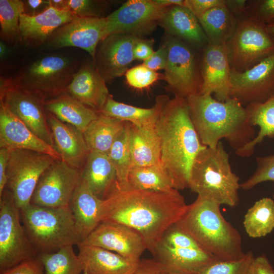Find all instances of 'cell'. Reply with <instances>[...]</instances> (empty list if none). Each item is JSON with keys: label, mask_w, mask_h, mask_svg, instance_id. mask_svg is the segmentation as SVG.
Wrapping results in <instances>:
<instances>
[{"label": "cell", "mask_w": 274, "mask_h": 274, "mask_svg": "<svg viewBox=\"0 0 274 274\" xmlns=\"http://www.w3.org/2000/svg\"><path fill=\"white\" fill-rule=\"evenodd\" d=\"M168 56L167 46L164 43L157 50L146 60L143 61V64L154 71L164 70L166 67Z\"/></svg>", "instance_id": "obj_47"}, {"label": "cell", "mask_w": 274, "mask_h": 274, "mask_svg": "<svg viewBox=\"0 0 274 274\" xmlns=\"http://www.w3.org/2000/svg\"><path fill=\"white\" fill-rule=\"evenodd\" d=\"M243 225L252 238L264 236L274 229V200L263 197L256 201L247 211Z\"/></svg>", "instance_id": "obj_35"}, {"label": "cell", "mask_w": 274, "mask_h": 274, "mask_svg": "<svg viewBox=\"0 0 274 274\" xmlns=\"http://www.w3.org/2000/svg\"><path fill=\"white\" fill-rule=\"evenodd\" d=\"M266 27L269 35L274 41V22L266 25Z\"/></svg>", "instance_id": "obj_57"}, {"label": "cell", "mask_w": 274, "mask_h": 274, "mask_svg": "<svg viewBox=\"0 0 274 274\" xmlns=\"http://www.w3.org/2000/svg\"><path fill=\"white\" fill-rule=\"evenodd\" d=\"M151 254L164 270L177 274H198L218 260L187 235L169 242L159 241Z\"/></svg>", "instance_id": "obj_13"}, {"label": "cell", "mask_w": 274, "mask_h": 274, "mask_svg": "<svg viewBox=\"0 0 274 274\" xmlns=\"http://www.w3.org/2000/svg\"><path fill=\"white\" fill-rule=\"evenodd\" d=\"M47 116L54 149L63 161L81 170L90 152L83 132L50 112H47Z\"/></svg>", "instance_id": "obj_23"}, {"label": "cell", "mask_w": 274, "mask_h": 274, "mask_svg": "<svg viewBox=\"0 0 274 274\" xmlns=\"http://www.w3.org/2000/svg\"><path fill=\"white\" fill-rule=\"evenodd\" d=\"M125 75L128 85L138 89L150 86L160 76L156 71L150 69L143 63L128 69Z\"/></svg>", "instance_id": "obj_43"}, {"label": "cell", "mask_w": 274, "mask_h": 274, "mask_svg": "<svg viewBox=\"0 0 274 274\" xmlns=\"http://www.w3.org/2000/svg\"><path fill=\"white\" fill-rule=\"evenodd\" d=\"M78 64L66 56L46 55L24 68L13 80L45 101L65 92Z\"/></svg>", "instance_id": "obj_7"}, {"label": "cell", "mask_w": 274, "mask_h": 274, "mask_svg": "<svg viewBox=\"0 0 274 274\" xmlns=\"http://www.w3.org/2000/svg\"><path fill=\"white\" fill-rule=\"evenodd\" d=\"M81 180L98 198L105 199L117 182L114 167L107 154L91 151L81 169Z\"/></svg>", "instance_id": "obj_28"}, {"label": "cell", "mask_w": 274, "mask_h": 274, "mask_svg": "<svg viewBox=\"0 0 274 274\" xmlns=\"http://www.w3.org/2000/svg\"><path fill=\"white\" fill-rule=\"evenodd\" d=\"M10 151L5 148H0V196L7 186V168Z\"/></svg>", "instance_id": "obj_50"}, {"label": "cell", "mask_w": 274, "mask_h": 274, "mask_svg": "<svg viewBox=\"0 0 274 274\" xmlns=\"http://www.w3.org/2000/svg\"><path fill=\"white\" fill-rule=\"evenodd\" d=\"M47 112L62 122L71 124L82 132L96 119L99 113L66 92L45 101Z\"/></svg>", "instance_id": "obj_30"}, {"label": "cell", "mask_w": 274, "mask_h": 274, "mask_svg": "<svg viewBox=\"0 0 274 274\" xmlns=\"http://www.w3.org/2000/svg\"><path fill=\"white\" fill-rule=\"evenodd\" d=\"M156 2L162 5L165 7H169L170 6H184V1L183 0H155Z\"/></svg>", "instance_id": "obj_55"}, {"label": "cell", "mask_w": 274, "mask_h": 274, "mask_svg": "<svg viewBox=\"0 0 274 274\" xmlns=\"http://www.w3.org/2000/svg\"><path fill=\"white\" fill-rule=\"evenodd\" d=\"M219 203L197 196L176 223L206 252L218 260L239 259L245 253L238 231L227 221Z\"/></svg>", "instance_id": "obj_4"}, {"label": "cell", "mask_w": 274, "mask_h": 274, "mask_svg": "<svg viewBox=\"0 0 274 274\" xmlns=\"http://www.w3.org/2000/svg\"><path fill=\"white\" fill-rule=\"evenodd\" d=\"M250 124L258 126L259 131L256 136L243 148L235 151L242 157L251 156L256 146L266 137H274V94L266 100L250 104L245 106Z\"/></svg>", "instance_id": "obj_32"}, {"label": "cell", "mask_w": 274, "mask_h": 274, "mask_svg": "<svg viewBox=\"0 0 274 274\" xmlns=\"http://www.w3.org/2000/svg\"><path fill=\"white\" fill-rule=\"evenodd\" d=\"M188 207L178 190L156 191L117 182L102 200L100 221L125 225L138 232L151 253L165 231L178 223Z\"/></svg>", "instance_id": "obj_1"}, {"label": "cell", "mask_w": 274, "mask_h": 274, "mask_svg": "<svg viewBox=\"0 0 274 274\" xmlns=\"http://www.w3.org/2000/svg\"><path fill=\"white\" fill-rule=\"evenodd\" d=\"M0 102L35 134L54 148L44 100L18 85L13 79L1 78Z\"/></svg>", "instance_id": "obj_12"}, {"label": "cell", "mask_w": 274, "mask_h": 274, "mask_svg": "<svg viewBox=\"0 0 274 274\" xmlns=\"http://www.w3.org/2000/svg\"><path fill=\"white\" fill-rule=\"evenodd\" d=\"M226 4V0H185L184 6L198 18L211 9Z\"/></svg>", "instance_id": "obj_46"}, {"label": "cell", "mask_w": 274, "mask_h": 274, "mask_svg": "<svg viewBox=\"0 0 274 274\" xmlns=\"http://www.w3.org/2000/svg\"><path fill=\"white\" fill-rule=\"evenodd\" d=\"M256 160V170L249 179L241 183V188L244 190H250L262 182H274V155L259 156Z\"/></svg>", "instance_id": "obj_41"}, {"label": "cell", "mask_w": 274, "mask_h": 274, "mask_svg": "<svg viewBox=\"0 0 274 274\" xmlns=\"http://www.w3.org/2000/svg\"><path fill=\"white\" fill-rule=\"evenodd\" d=\"M106 26V17L76 16L55 30L46 43L53 48H81L88 52L94 60L97 45L105 38Z\"/></svg>", "instance_id": "obj_18"}, {"label": "cell", "mask_w": 274, "mask_h": 274, "mask_svg": "<svg viewBox=\"0 0 274 274\" xmlns=\"http://www.w3.org/2000/svg\"><path fill=\"white\" fill-rule=\"evenodd\" d=\"M167 7L155 0L128 1L106 17L105 38L114 33L139 37L148 34L158 24Z\"/></svg>", "instance_id": "obj_15"}, {"label": "cell", "mask_w": 274, "mask_h": 274, "mask_svg": "<svg viewBox=\"0 0 274 274\" xmlns=\"http://www.w3.org/2000/svg\"><path fill=\"white\" fill-rule=\"evenodd\" d=\"M81 181V170L56 159L40 178L30 203L47 208L68 207Z\"/></svg>", "instance_id": "obj_14"}, {"label": "cell", "mask_w": 274, "mask_h": 274, "mask_svg": "<svg viewBox=\"0 0 274 274\" xmlns=\"http://www.w3.org/2000/svg\"><path fill=\"white\" fill-rule=\"evenodd\" d=\"M141 40L132 35L114 33L99 43L93 64L106 83H110L126 73L135 60L133 49Z\"/></svg>", "instance_id": "obj_17"}, {"label": "cell", "mask_w": 274, "mask_h": 274, "mask_svg": "<svg viewBox=\"0 0 274 274\" xmlns=\"http://www.w3.org/2000/svg\"><path fill=\"white\" fill-rule=\"evenodd\" d=\"M129 127V123L126 122L107 154L116 170L117 183L121 186L128 185V176L132 167Z\"/></svg>", "instance_id": "obj_38"}, {"label": "cell", "mask_w": 274, "mask_h": 274, "mask_svg": "<svg viewBox=\"0 0 274 274\" xmlns=\"http://www.w3.org/2000/svg\"><path fill=\"white\" fill-rule=\"evenodd\" d=\"M126 122L99 113L83 131L89 151L108 154Z\"/></svg>", "instance_id": "obj_34"}, {"label": "cell", "mask_w": 274, "mask_h": 274, "mask_svg": "<svg viewBox=\"0 0 274 274\" xmlns=\"http://www.w3.org/2000/svg\"><path fill=\"white\" fill-rule=\"evenodd\" d=\"M115 252L128 259L140 261L147 247L143 237L125 225L101 222L82 242Z\"/></svg>", "instance_id": "obj_20"}, {"label": "cell", "mask_w": 274, "mask_h": 274, "mask_svg": "<svg viewBox=\"0 0 274 274\" xmlns=\"http://www.w3.org/2000/svg\"><path fill=\"white\" fill-rule=\"evenodd\" d=\"M8 48L6 44L2 41H1L0 43V57L1 59L4 58L7 54Z\"/></svg>", "instance_id": "obj_56"}, {"label": "cell", "mask_w": 274, "mask_h": 274, "mask_svg": "<svg viewBox=\"0 0 274 274\" xmlns=\"http://www.w3.org/2000/svg\"><path fill=\"white\" fill-rule=\"evenodd\" d=\"M0 148L10 151L31 150L61 159L53 147L35 134L2 102H0Z\"/></svg>", "instance_id": "obj_21"}, {"label": "cell", "mask_w": 274, "mask_h": 274, "mask_svg": "<svg viewBox=\"0 0 274 274\" xmlns=\"http://www.w3.org/2000/svg\"><path fill=\"white\" fill-rule=\"evenodd\" d=\"M106 83L93 63L86 62L74 75L65 92L98 112L112 96Z\"/></svg>", "instance_id": "obj_24"}, {"label": "cell", "mask_w": 274, "mask_h": 274, "mask_svg": "<svg viewBox=\"0 0 274 274\" xmlns=\"http://www.w3.org/2000/svg\"><path fill=\"white\" fill-rule=\"evenodd\" d=\"M38 255L21 222L20 209L6 188L0 196L1 271Z\"/></svg>", "instance_id": "obj_8"}, {"label": "cell", "mask_w": 274, "mask_h": 274, "mask_svg": "<svg viewBox=\"0 0 274 274\" xmlns=\"http://www.w3.org/2000/svg\"><path fill=\"white\" fill-rule=\"evenodd\" d=\"M158 24L169 35L184 40L194 47L203 48L209 44L197 18L184 6L167 7Z\"/></svg>", "instance_id": "obj_26"}, {"label": "cell", "mask_w": 274, "mask_h": 274, "mask_svg": "<svg viewBox=\"0 0 274 274\" xmlns=\"http://www.w3.org/2000/svg\"><path fill=\"white\" fill-rule=\"evenodd\" d=\"M149 41L141 39L133 49L134 59L143 61L148 59L154 52Z\"/></svg>", "instance_id": "obj_51"}, {"label": "cell", "mask_w": 274, "mask_h": 274, "mask_svg": "<svg viewBox=\"0 0 274 274\" xmlns=\"http://www.w3.org/2000/svg\"><path fill=\"white\" fill-rule=\"evenodd\" d=\"M273 198H274V193H273Z\"/></svg>", "instance_id": "obj_60"}, {"label": "cell", "mask_w": 274, "mask_h": 274, "mask_svg": "<svg viewBox=\"0 0 274 274\" xmlns=\"http://www.w3.org/2000/svg\"><path fill=\"white\" fill-rule=\"evenodd\" d=\"M189 188L197 196L219 204L235 207L239 202V178L233 172L229 154L222 142L215 148L207 147L192 164Z\"/></svg>", "instance_id": "obj_5"}, {"label": "cell", "mask_w": 274, "mask_h": 274, "mask_svg": "<svg viewBox=\"0 0 274 274\" xmlns=\"http://www.w3.org/2000/svg\"><path fill=\"white\" fill-rule=\"evenodd\" d=\"M201 84L199 92L214 95L218 101L230 98L231 67L226 44H208L203 48L200 61Z\"/></svg>", "instance_id": "obj_19"}, {"label": "cell", "mask_w": 274, "mask_h": 274, "mask_svg": "<svg viewBox=\"0 0 274 274\" xmlns=\"http://www.w3.org/2000/svg\"><path fill=\"white\" fill-rule=\"evenodd\" d=\"M168 51L163 78L175 97L186 99L199 92L200 62L193 45L169 35L164 42Z\"/></svg>", "instance_id": "obj_10"}, {"label": "cell", "mask_w": 274, "mask_h": 274, "mask_svg": "<svg viewBox=\"0 0 274 274\" xmlns=\"http://www.w3.org/2000/svg\"><path fill=\"white\" fill-rule=\"evenodd\" d=\"M127 180L130 187L137 189L167 191L175 189L169 175L161 164L132 167Z\"/></svg>", "instance_id": "obj_36"}, {"label": "cell", "mask_w": 274, "mask_h": 274, "mask_svg": "<svg viewBox=\"0 0 274 274\" xmlns=\"http://www.w3.org/2000/svg\"><path fill=\"white\" fill-rule=\"evenodd\" d=\"M132 167L160 164V142L155 123L136 126L129 123Z\"/></svg>", "instance_id": "obj_27"}, {"label": "cell", "mask_w": 274, "mask_h": 274, "mask_svg": "<svg viewBox=\"0 0 274 274\" xmlns=\"http://www.w3.org/2000/svg\"><path fill=\"white\" fill-rule=\"evenodd\" d=\"M162 274H177V273H173V272H168V271H165V270H164L163 269Z\"/></svg>", "instance_id": "obj_58"}, {"label": "cell", "mask_w": 274, "mask_h": 274, "mask_svg": "<svg viewBox=\"0 0 274 274\" xmlns=\"http://www.w3.org/2000/svg\"><path fill=\"white\" fill-rule=\"evenodd\" d=\"M247 274H274V269L264 254L254 257Z\"/></svg>", "instance_id": "obj_48"}, {"label": "cell", "mask_w": 274, "mask_h": 274, "mask_svg": "<svg viewBox=\"0 0 274 274\" xmlns=\"http://www.w3.org/2000/svg\"><path fill=\"white\" fill-rule=\"evenodd\" d=\"M105 1L91 0H67V7L78 17H101Z\"/></svg>", "instance_id": "obj_44"}, {"label": "cell", "mask_w": 274, "mask_h": 274, "mask_svg": "<svg viewBox=\"0 0 274 274\" xmlns=\"http://www.w3.org/2000/svg\"><path fill=\"white\" fill-rule=\"evenodd\" d=\"M190 117L202 144L216 147L223 139L236 151L255 136L247 110L237 100L225 101L197 93L186 98Z\"/></svg>", "instance_id": "obj_3"}, {"label": "cell", "mask_w": 274, "mask_h": 274, "mask_svg": "<svg viewBox=\"0 0 274 274\" xmlns=\"http://www.w3.org/2000/svg\"><path fill=\"white\" fill-rule=\"evenodd\" d=\"M76 16L69 9H58L50 5L35 15L22 14L20 18L19 40L28 47H38L46 43L51 35Z\"/></svg>", "instance_id": "obj_22"}, {"label": "cell", "mask_w": 274, "mask_h": 274, "mask_svg": "<svg viewBox=\"0 0 274 274\" xmlns=\"http://www.w3.org/2000/svg\"><path fill=\"white\" fill-rule=\"evenodd\" d=\"M56 159L48 154L31 150L10 151L6 188L11 191L20 209L30 204L40 178Z\"/></svg>", "instance_id": "obj_11"}, {"label": "cell", "mask_w": 274, "mask_h": 274, "mask_svg": "<svg viewBox=\"0 0 274 274\" xmlns=\"http://www.w3.org/2000/svg\"><path fill=\"white\" fill-rule=\"evenodd\" d=\"M70 246L52 253H40L38 255L45 274H80L83 267L73 249Z\"/></svg>", "instance_id": "obj_37"}, {"label": "cell", "mask_w": 274, "mask_h": 274, "mask_svg": "<svg viewBox=\"0 0 274 274\" xmlns=\"http://www.w3.org/2000/svg\"><path fill=\"white\" fill-rule=\"evenodd\" d=\"M83 274H88L87 273H86V272L85 271H83Z\"/></svg>", "instance_id": "obj_59"}, {"label": "cell", "mask_w": 274, "mask_h": 274, "mask_svg": "<svg viewBox=\"0 0 274 274\" xmlns=\"http://www.w3.org/2000/svg\"><path fill=\"white\" fill-rule=\"evenodd\" d=\"M247 1L246 18L265 25L274 22V0Z\"/></svg>", "instance_id": "obj_42"}, {"label": "cell", "mask_w": 274, "mask_h": 274, "mask_svg": "<svg viewBox=\"0 0 274 274\" xmlns=\"http://www.w3.org/2000/svg\"><path fill=\"white\" fill-rule=\"evenodd\" d=\"M209 44H226L233 34L237 23L235 15L226 6L216 7L197 18Z\"/></svg>", "instance_id": "obj_33"}, {"label": "cell", "mask_w": 274, "mask_h": 274, "mask_svg": "<svg viewBox=\"0 0 274 274\" xmlns=\"http://www.w3.org/2000/svg\"><path fill=\"white\" fill-rule=\"evenodd\" d=\"M254 258L253 252L250 251L237 260H217L205 267L198 274H247Z\"/></svg>", "instance_id": "obj_40"}, {"label": "cell", "mask_w": 274, "mask_h": 274, "mask_svg": "<svg viewBox=\"0 0 274 274\" xmlns=\"http://www.w3.org/2000/svg\"><path fill=\"white\" fill-rule=\"evenodd\" d=\"M274 94V53L242 72L231 69L230 97L242 105L263 102Z\"/></svg>", "instance_id": "obj_16"}, {"label": "cell", "mask_w": 274, "mask_h": 274, "mask_svg": "<svg viewBox=\"0 0 274 274\" xmlns=\"http://www.w3.org/2000/svg\"><path fill=\"white\" fill-rule=\"evenodd\" d=\"M23 13V1H0V34L3 40L14 43L19 40L20 18Z\"/></svg>", "instance_id": "obj_39"}, {"label": "cell", "mask_w": 274, "mask_h": 274, "mask_svg": "<svg viewBox=\"0 0 274 274\" xmlns=\"http://www.w3.org/2000/svg\"><path fill=\"white\" fill-rule=\"evenodd\" d=\"M163 269L153 258L142 259L133 274H162Z\"/></svg>", "instance_id": "obj_49"}, {"label": "cell", "mask_w": 274, "mask_h": 274, "mask_svg": "<svg viewBox=\"0 0 274 274\" xmlns=\"http://www.w3.org/2000/svg\"><path fill=\"white\" fill-rule=\"evenodd\" d=\"M20 210L27 235L39 254L82 242L69 206L47 208L30 203Z\"/></svg>", "instance_id": "obj_6"}, {"label": "cell", "mask_w": 274, "mask_h": 274, "mask_svg": "<svg viewBox=\"0 0 274 274\" xmlns=\"http://www.w3.org/2000/svg\"><path fill=\"white\" fill-rule=\"evenodd\" d=\"M102 200L84 182L81 181L73 195L69 207L83 241L100 223Z\"/></svg>", "instance_id": "obj_29"}, {"label": "cell", "mask_w": 274, "mask_h": 274, "mask_svg": "<svg viewBox=\"0 0 274 274\" xmlns=\"http://www.w3.org/2000/svg\"><path fill=\"white\" fill-rule=\"evenodd\" d=\"M43 266L36 257L24 260L9 269L1 271V274H43Z\"/></svg>", "instance_id": "obj_45"}, {"label": "cell", "mask_w": 274, "mask_h": 274, "mask_svg": "<svg viewBox=\"0 0 274 274\" xmlns=\"http://www.w3.org/2000/svg\"><path fill=\"white\" fill-rule=\"evenodd\" d=\"M169 99L167 95L158 96L152 107L143 108L118 102L111 96L103 108L98 112L140 126L155 123L164 105Z\"/></svg>", "instance_id": "obj_31"}, {"label": "cell", "mask_w": 274, "mask_h": 274, "mask_svg": "<svg viewBox=\"0 0 274 274\" xmlns=\"http://www.w3.org/2000/svg\"><path fill=\"white\" fill-rule=\"evenodd\" d=\"M231 69L248 70L274 53V41L265 24L245 18L237 21L226 43Z\"/></svg>", "instance_id": "obj_9"}, {"label": "cell", "mask_w": 274, "mask_h": 274, "mask_svg": "<svg viewBox=\"0 0 274 274\" xmlns=\"http://www.w3.org/2000/svg\"><path fill=\"white\" fill-rule=\"evenodd\" d=\"M155 127L160 142V164L174 188H188L193 161L203 145L192 122L186 99L174 97L164 105Z\"/></svg>", "instance_id": "obj_2"}, {"label": "cell", "mask_w": 274, "mask_h": 274, "mask_svg": "<svg viewBox=\"0 0 274 274\" xmlns=\"http://www.w3.org/2000/svg\"><path fill=\"white\" fill-rule=\"evenodd\" d=\"M24 11L27 10V12L25 13L29 15H37V12L41 8L46 9L49 6V1L43 0H28L23 1Z\"/></svg>", "instance_id": "obj_52"}, {"label": "cell", "mask_w": 274, "mask_h": 274, "mask_svg": "<svg viewBox=\"0 0 274 274\" xmlns=\"http://www.w3.org/2000/svg\"><path fill=\"white\" fill-rule=\"evenodd\" d=\"M77 246L83 271L88 274H133L140 261L82 242Z\"/></svg>", "instance_id": "obj_25"}, {"label": "cell", "mask_w": 274, "mask_h": 274, "mask_svg": "<svg viewBox=\"0 0 274 274\" xmlns=\"http://www.w3.org/2000/svg\"><path fill=\"white\" fill-rule=\"evenodd\" d=\"M247 2L245 0H226V6L234 15H245Z\"/></svg>", "instance_id": "obj_53"}, {"label": "cell", "mask_w": 274, "mask_h": 274, "mask_svg": "<svg viewBox=\"0 0 274 274\" xmlns=\"http://www.w3.org/2000/svg\"><path fill=\"white\" fill-rule=\"evenodd\" d=\"M49 5L58 9H69L67 0H50Z\"/></svg>", "instance_id": "obj_54"}]
</instances>
